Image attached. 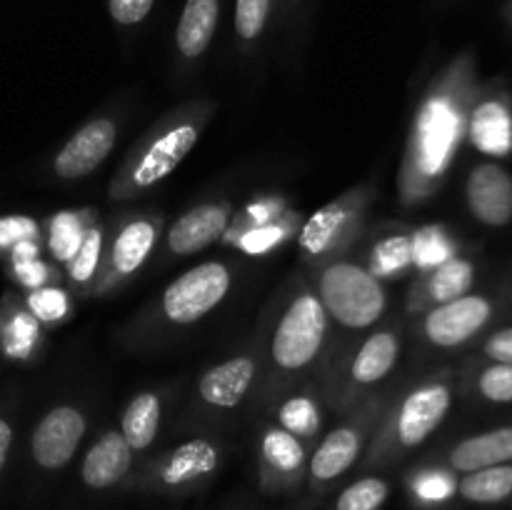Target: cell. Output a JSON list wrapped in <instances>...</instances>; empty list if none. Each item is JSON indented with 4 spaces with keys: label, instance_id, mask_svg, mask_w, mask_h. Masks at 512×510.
Wrapping results in <instances>:
<instances>
[{
    "label": "cell",
    "instance_id": "7c38bea8",
    "mask_svg": "<svg viewBox=\"0 0 512 510\" xmlns=\"http://www.w3.org/2000/svg\"><path fill=\"white\" fill-rule=\"evenodd\" d=\"M88 433V415L75 403H58L45 410L30 438L33 460L45 470H60L73 460Z\"/></svg>",
    "mask_w": 512,
    "mask_h": 510
},
{
    "label": "cell",
    "instance_id": "44dd1931",
    "mask_svg": "<svg viewBox=\"0 0 512 510\" xmlns=\"http://www.w3.org/2000/svg\"><path fill=\"white\" fill-rule=\"evenodd\" d=\"M133 460L135 450L130 448L123 433L120 430H105L85 453L80 475H83V483L93 490L113 488L120 480L128 478V473L133 470Z\"/></svg>",
    "mask_w": 512,
    "mask_h": 510
},
{
    "label": "cell",
    "instance_id": "5bb4252c",
    "mask_svg": "<svg viewBox=\"0 0 512 510\" xmlns=\"http://www.w3.org/2000/svg\"><path fill=\"white\" fill-rule=\"evenodd\" d=\"M420 338L440 350L458 348L488 325L493 305L483 295H460L450 303L420 313Z\"/></svg>",
    "mask_w": 512,
    "mask_h": 510
},
{
    "label": "cell",
    "instance_id": "b9f144b4",
    "mask_svg": "<svg viewBox=\"0 0 512 510\" xmlns=\"http://www.w3.org/2000/svg\"><path fill=\"white\" fill-rule=\"evenodd\" d=\"M10 445H13V425H10V420L0 418V470H3L5 460H8Z\"/></svg>",
    "mask_w": 512,
    "mask_h": 510
},
{
    "label": "cell",
    "instance_id": "60d3db41",
    "mask_svg": "<svg viewBox=\"0 0 512 510\" xmlns=\"http://www.w3.org/2000/svg\"><path fill=\"white\" fill-rule=\"evenodd\" d=\"M485 355L495 363L512 365V328L498 330L495 335H490L488 343H485Z\"/></svg>",
    "mask_w": 512,
    "mask_h": 510
},
{
    "label": "cell",
    "instance_id": "603a6c76",
    "mask_svg": "<svg viewBox=\"0 0 512 510\" xmlns=\"http://www.w3.org/2000/svg\"><path fill=\"white\" fill-rule=\"evenodd\" d=\"M165 400H168V395L153 388L135 393L125 405L123 415H120V433L135 453L148 450L158 438L165 415Z\"/></svg>",
    "mask_w": 512,
    "mask_h": 510
},
{
    "label": "cell",
    "instance_id": "d4e9b609",
    "mask_svg": "<svg viewBox=\"0 0 512 510\" xmlns=\"http://www.w3.org/2000/svg\"><path fill=\"white\" fill-rule=\"evenodd\" d=\"M512 460V428L488 430V433L465 438L450 450L448 463L458 473H473V470L493 468Z\"/></svg>",
    "mask_w": 512,
    "mask_h": 510
},
{
    "label": "cell",
    "instance_id": "3957f363",
    "mask_svg": "<svg viewBox=\"0 0 512 510\" xmlns=\"http://www.w3.org/2000/svg\"><path fill=\"white\" fill-rule=\"evenodd\" d=\"M460 135H463V108L453 83L445 80L430 90L415 110L398 175L400 203L415 205L433 195L438 180L450 168Z\"/></svg>",
    "mask_w": 512,
    "mask_h": 510
},
{
    "label": "cell",
    "instance_id": "cb8c5ba5",
    "mask_svg": "<svg viewBox=\"0 0 512 510\" xmlns=\"http://www.w3.org/2000/svg\"><path fill=\"white\" fill-rule=\"evenodd\" d=\"M220 0H185L178 30H175V48L188 63L203 58L205 50L213 43L218 28Z\"/></svg>",
    "mask_w": 512,
    "mask_h": 510
},
{
    "label": "cell",
    "instance_id": "ffe728a7",
    "mask_svg": "<svg viewBox=\"0 0 512 510\" xmlns=\"http://www.w3.org/2000/svg\"><path fill=\"white\" fill-rule=\"evenodd\" d=\"M258 460L268 485L293 483L308 468V443L295 438L278 423H265L258 440Z\"/></svg>",
    "mask_w": 512,
    "mask_h": 510
},
{
    "label": "cell",
    "instance_id": "d6986e66",
    "mask_svg": "<svg viewBox=\"0 0 512 510\" xmlns=\"http://www.w3.org/2000/svg\"><path fill=\"white\" fill-rule=\"evenodd\" d=\"M323 403L325 393L320 380H305V383L293 385L285 393L270 403L273 410V423L293 433L303 443H315L323 428Z\"/></svg>",
    "mask_w": 512,
    "mask_h": 510
},
{
    "label": "cell",
    "instance_id": "f546056e",
    "mask_svg": "<svg viewBox=\"0 0 512 510\" xmlns=\"http://www.w3.org/2000/svg\"><path fill=\"white\" fill-rule=\"evenodd\" d=\"M105 248V228L95 220L88 230H85L80 248L75 250L73 258L65 263L68 268V280L80 295H90V288L95 283V275L100 270V260H103Z\"/></svg>",
    "mask_w": 512,
    "mask_h": 510
},
{
    "label": "cell",
    "instance_id": "4dcf8cb0",
    "mask_svg": "<svg viewBox=\"0 0 512 510\" xmlns=\"http://www.w3.org/2000/svg\"><path fill=\"white\" fill-rule=\"evenodd\" d=\"M460 495L470 503H500L512 495V465L473 470L458 483Z\"/></svg>",
    "mask_w": 512,
    "mask_h": 510
},
{
    "label": "cell",
    "instance_id": "52a82bcc",
    "mask_svg": "<svg viewBox=\"0 0 512 510\" xmlns=\"http://www.w3.org/2000/svg\"><path fill=\"white\" fill-rule=\"evenodd\" d=\"M405 330L403 323H390L373 328L350 355L335 363V375L323 385L325 403L335 415H345L358 408L373 395L383 393V383L395 373L403 358Z\"/></svg>",
    "mask_w": 512,
    "mask_h": 510
},
{
    "label": "cell",
    "instance_id": "7a4b0ae2",
    "mask_svg": "<svg viewBox=\"0 0 512 510\" xmlns=\"http://www.w3.org/2000/svg\"><path fill=\"white\" fill-rule=\"evenodd\" d=\"M215 115L210 98L185 100L155 120L128 150L108 185L110 200H135L178 170Z\"/></svg>",
    "mask_w": 512,
    "mask_h": 510
},
{
    "label": "cell",
    "instance_id": "4fadbf2b",
    "mask_svg": "<svg viewBox=\"0 0 512 510\" xmlns=\"http://www.w3.org/2000/svg\"><path fill=\"white\" fill-rule=\"evenodd\" d=\"M120 123L115 115H95L80 125L53 158V173L60 180H80L98 170L118 143Z\"/></svg>",
    "mask_w": 512,
    "mask_h": 510
},
{
    "label": "cell",
    "instance_id": "5b68a950",
    "mask_svg": "<svg viewBox=\"0 0 512 510\" xmlns=\"http://www.w3.org/2000/svg\"><path fill=\"white\" fill-rule=\"evenodd\" d=\"M453 388L443 375L418 380L408 390L390 395L370 443V463L393 460L420 448L450 413Z\"/></svg>",
    "mask_w": 512,
    "mask_h": 510
},
{
    "label": "cell",
    "instance_id": "d6a6232c",
    "mask_svg": "<svg viewBox=\"0 0 512 510\" xmlns=\"http://www.w3.org/2000/svg\"><path fill=\"white\" fill-rule=\"evenodd\" d=\"M388 495V480L368 475V478L355 480L353 485H348V488L340 493L335 510H380V505L388 500Z\"/></svg>",
    "mask_w": 512,
    "mask_h": 510
},
{
    "label": "cell",
    "instance_id": "2e32d148",
    "mask_svg": "<svg viewBox=\"0 0 512 510\" xmlns=\"http://www.w3.org/2000/svg\"><path fill=\"white\" fill-rule=\"evenodd\" d=\"M233 220V205L230 200H203L185 210L170 228L165 230V253L173 258H188V255L203 253L213 243L223 240Z\"/></svg>",
    "mask_w": 512,
    "mask_h": 510
},
{
    "label": "cell",
    "instance_id": "8d00e7d4",
    "mask_svg": "<svg viewBox=\"0 0 512 510\" xmlns=\"http://www.w3.org/2000/svg\"><path fill=\"white\" fill-rule=\"evenodd\" d=\"M13 275L20 285H25L28 290L45 288V285H55L58 280V270L50 268L48 263H43L40 258L30 260H13Z\"/></svg>",
    "mask_w": 512,
    "mask_h": 510
},
{
    "label": "cell",
    "instance_id": "e575fe53",
    "mask_svg": "<svg viewBox=\"0 0 512 510\" xmlns=\"http://www.w3.org/2000/svg\"><path fill=\"white\" fill-rule=\"evenodd\" d=\"M270 8H273V0H238V5H235V33H238L240 43H258L260 35L265 33V25H268Z\"/></svg>",
    "mask_w": 512,
    "mask_h": 510
},
{
    "label": "cell",
    "instance_id": "74e56055",
    "mask_svg": "<svg viewBox=\"0 0 512 510\" xmlns=\"http://www.w3.org/2000/svg\"><path fill=\"white\" fill-rule=\"evenodd\" d=\"M23 240H38V223L25 215L0 218V250H13Z\"/></svg>",
    "mask_w": 512,
    "mask_h": 510
},
{
    "label": "cell",
    "instance_id": "30bf717a",
    "mask_svg": "<svg viewBox=\"0 0 512 510\" xmlns=\"http://www.w3.org/2000/svg\"><path fill=\"white\" fill-rule=\"evenodd\" d=\"M165 218L158 210H138V213H123L105 233L103 260L95 275L90 295H110L123 288L143 270L153 255L155 245L163 238Z\"/></svg>",
    "mask_w": 512,
    "mask_h": 510
},
{
    "label": "cell",
    "instance_id": "e0dca14e",
    "mask_svg": "<svg viewBox=\"0 0 512 510\" xmlns=\"http://www.w3.org/2000/svg\"><path fill=\"white\" fill-rule=\"evenodd\" d=\"M418 275L420 278L413 283L408 303H405V310L410 315H420L425 310L450 303L460 295H468L470 285L475 280V268L468 258L453 255L450 260L440 263L438 268H430Z\"/></svg>",
    "mask_w": 512,
    "mask_h": 510
},
{
    "label": "cell",
    "instance_id": "f35d334b",
    "mask_svg": "<svg viewBox=\"0 0 512 510\" xmlns=\"http://www.w3.org/2000/svg\"><path fill=\"white\" fill-rule=\"evenodd\" d=\"M413 490L423 500H445L453 495L455 480L443 470H430V473H420L415 478Z\"/></svg>",
    "mask_w": 512,
    "mask_h": 510
},
{
    "label": "cell",
    "instance_id": "ba28073f",
    "mask_svg": "<svg viewBox=\"0 0 512 510\" xmlns=\"http://www.w3.org/2000/svg\"><path fill=\"white\" fill-rule=\"evenodd\" d=\"M260 375H263V358L258 343L218 360L200 373L185 420L215 425L220 420L238 418L245 403L258 398Z\"/></svg>",
    "mask_w": 512,
    "mask_h": 510
},
{
    "label": "cell",
    "instance_id": "7402d4cb",
    "mask_svg": "<svg viewBox=\"0 0 512 510\" xmlns=\"http://www.w3.org/2000/svg\"><path fill=\"white\" fill-rule=\"evenodd\" d=\"M365 268L378 280H400L415 270L413 260V230H405L400 225L388 228L370 243L365 253Z\"/></svg>",
    "mask_w": 512,
    "mask_h": 510
},
{
    "label": "cell",
    "instance_id": "ab89813d",
    "mask_svg": "<svg viewBox=\"0 0 512 510\" xmlns=\"http://www.w3.org/2000/svg\"><path fill=\"white\" fill-rule=\"evenodd\" d=\"M153 5L155 0H108L110 18L118 25H138L148 18Z\"/></svg>",
    "mask_w": 512,
    "mask_h": 510
},
{
    "label": "cell",
    "instance_id": "83f0119b",
    "mask_svg": "<svg viewBox=\"0 0 512 510\" xmlns=\"http://www.w3.org/2000/svg\"><path fill=\"white\" fill-rule=\"evenodd\" d=\"M300 230V215L295 210H288L283 218L270 220V223L253 225V228L243 230V233L233 235V238L223 240L230 248L240 250L245 255H265L270 250L280 248L285 240H290L293 235H298Z\"/></svg>",
    "mask_w": 512,
    "mask_h": 510
},
{
    "label": "cell",
    "instance_id": "ac0fdd59",
    "mask_svg": "<svg viewBox=\"0 0 512 510\" xmlns=\"http://www.w3.org/2000/svg\"><path fill=\"white\" fill-rule=\"evenodd\" d=\"M468 208L480 223L508 225L512 220V178L505 168L495 163H480L468 175L465 185Z\"/></svg>",
    "mask_w": 512,
    "mask_h": 510
},
{
    "label": "cell",
    "instance_id": "9a60e30c",
    "mask_svg": "<svg viewBox=\"0 0 512 510\" xmlns=\"http://www.w3.org/2000/svg\"><path fill=\"white\" fill-rule=\"evenodd\" d=\"M223 463V445L213 438H190L165 450L148 465L158 488L183 490L213 478Z\"/></svg>",
    "mask_w": 512,
    "mask_h": 510
},
{
    "label": "cell",
    "instance_id": "277c9868",
    "mask_svg": "<svg viewBox=\"0 0 512 510\" xmlns=\"http://www.w3.org/2000/svg\"><path fill=\"white\" fill-rule=\"evenodd\" d=\"M235 283V268L228 260H205L165 285L153 303L145 305L120 338L130 345H148L188 330L225 303Z\"/></svg>",
    "mask_w": 512,
    "mask_h": 510
},
{
    "label": "cell",
    "instance_id": "d590c367",
    "mask_svg": "<svg viewBox=\"0 0 512 510\" xmlns=\"http://www.w3.org/2000/svg\"><path fill=\"white\" fill-rule=\"evenodd\" d=\"M478 393L493 403H512V365L495 363L478 375Z\"/></svg>",
    "mask_w": 512,
    "mask_h": 510
},
{
    "label": "cell",
    "instance_id": "9c48e42d",
    "mask_svg": "<svg viewBox=\"0 0 512 510\" xmlns=\"http://www.w3.org/2000/svg\"><path fill=\"white\" fill-rule=\"evenodd\" d=\"M375 200V188L370 183L355 185L335 200L315 210L298 230V253L308 268L348 255L355 240H360L365 218Z\"/></svg>",
    "mask_w": 512,
    "mask_h": 510
},
{
    "label": "cell",
    "instance_id": "1f68e13d",
    "mask_svg": "<svg viewBox=\"0 0 512 510\" xmlns=\"http://www.w3.org/2000/svg\"><path fill=\"white\" fill-rule=\"evenodd\" d=\"M453 255L455 243L445 228H440V225H425V228L413 230V260L418 273L438 268L440 263L450 260Z\"/></svg>",
    "mask_w": 512,
    "mask_h": 510
},
{
    "label": "cell",
    "instance_id": "484cf974",
    "mask_svg": "<svg viewBox=\"0 0 512 510\" xmlns=\"http://www.w3.org/2000/svg\"><path fill=\"white\" fill-rule=\"evenodd\" d=\"M470 140L485 155H508L512 150V118L500 100L488 98L470 115Z\"/></svg>",
    "mask_w": 512,
    "mask_h": 510
},
{
    "label": "cell",
    "instance_id": "4316f807",
    "mask_svg": "<svg viewBox=\"0 0 512 510\" xmlns=\"http://www.w3.org/2000/svg\"><path fill=\"white\" fill-rule=\"evenodd\" d=\"M40 320L28 305L8 303V313H0V345L10 358H30L40 343Z\"/></svg>",
    "mask_w": 512,
    "mask_h": 510
},
{
    "label": "cell",
    "instance_id": "f1b7e54d",
    "mask_svg": "<svg viewBox=\"0 0 512 510\" xmlns=\"http://www.w3.org/2000/svg\"><path fill=\"white\" fill-rule=\"evenodd\" d=\"M98 220V213L90 208L83 210H60L48 223V248L50 255L60 263H68L80 248L85 230Z\"/></svg>",
    "mask_w": 512,
    "mask_h": 510
},
{
    "label": "cell",
    "instance_id": "836d02e7",
    "mask_svg": "<svg viewBox=\"0 0 512 510\" xmlns=\"http://www.w3.org/2000/svg\"><path fill=\"white\" fill-rule=\"evenodd\" d=\"M28 310L40 320V323H63L68 320L73 303H70V295L65 293L58 285H45V288L30 290L28 295Z\"/></svg>",
    "mask_w": 512,
    "mask_h": 510
},
{
    "label": "cell",
    "instance_id": "8fae6325",
    "mask_svg": "<svg viewBox=\"0 0 512 510\" xmlns=\"http://www.w3.org/2000/svg\"><path fill=\"white\" fill-rule=\"evenodd\" d=\"M388 398L390 395L385 393L373 395V398L360 403L355 410L340 415V423H335L320 438L313 455L308 458V478L315 488L335 483V480L343 478L358 463L370 435L378 428L380 415H383L385 405H388Z\"/></svg>",
    "mask_w": 512,
    "mask_h": 510
},
{
    "label": "cell",
    "instance_id": "8992f818",
    "mask_svg": "<svg viewBox=\"0 0 512 510\" xmlns=\"http://www.w3.org/2000/svg\"><path fill=\"white\" fill-rule=\"evenodd\" d=\"M310 270L313 275L308 280L330 325H338L343 333L375 328L388 313V288L365 268L363 260L340 255Z\"/></svg>",
    "mask_w": 512,
    "mask_h": 510
},
{
    "label": "cell",
    "instance_id": "6da1fadb",
    "mask_svg": "<svg viewBox=\"0 0 512 510\" xmlns=\"http://www.w3.org/2000/svg\"><path fill=\"white\" fill-rule=\"evenodd\" d=\"M273 308L258 340L263 375L255 398L268 408L293 385L305 380L323 383L333 358L330 320L308 278L288 280L273 300Z\"/></svg>",
    "mask_w": 512,
    "mask_h": 510
}]
</instances>
